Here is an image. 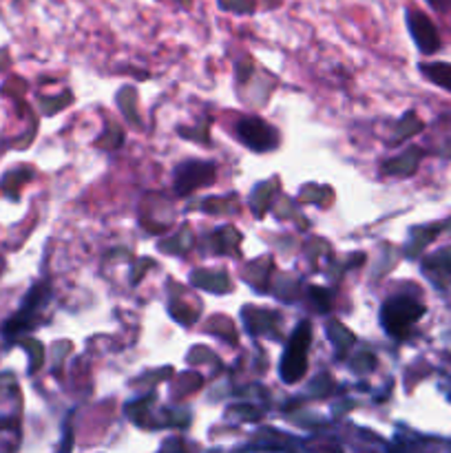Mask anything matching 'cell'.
Instances as JSON below:
<instances>
[{
	"label": "cell",
	"instance_id": "obj_1",
	"mask_svg": "<svg viewBox=\"0 0 451 453\" xmlns=\"http://www.w3.org/2000/svg\"><path fill=\"white\" fill-rule=\"evenodd\" d=\"M424 314V305L411 296H394L380 310V323L385 332L394 339H402L409 334L411 326Z\"/></svg>",
	"mask_w": 451,
	"mask_h": 453
},
{
	"label": "cell",
	"instance_id": "obj_2",
	"mask_svg": "<svg viewBox=\"0 0 451 453\" xmlns=\"http://www.w3.org/2000/svg\"><path fill=\"white\" fill-rule=\"evenodd\" d=\"M310 339H312L310 323L303 321L299 326V330L294 332V336L290 339V345L286 348V354H283L281 379L286 380V383H296V380L303 379L305 370H308Z\"/></svg>",
	"mask_w": 451,
	"mask_h": 453
},
{
	"label": "cell",
	"instance_id": "obj_3",
	"mask_svg": "<svg viewBox=\"0 0 451 453\" xmlns=\"http://www.w3.org/2000/svg\"><path fill=\"white\" fill-rule=\"evenodd\" d=\"M239 140L252 150H272L279 144V133L259 118H243L237 127Z\"/></svg>",
	"mask_w": 451,
	"mask_h": 453
},
{
	"label": "cell",
	"instance_id": "obj_4",
	"mask_svg": "<svg viewBox=\"0 0 451 453\" xmlns=\"http://www.w3.org/2000/svg\"><path fill=\"white\" fill-rule=\"evenodd\" d=\"M215 181V166L206 162H186L177 168L175 188L180 195H188L197 190L199 186H206Z\"/></svg>",
	"mask_w": 451,
	"mask_h": 453
},
{
	"label": "cell",
	"instance_id": "obj_5",
	"mask_svg": "<svg viewBox=\"0 0 451 453\" xmlns=\"http://www.w3.org/2000/svg\"><path fill=\"white\" fill-rule=\"evenodd\" d=\"M407 27L411 31V38L416 40L418 49L423 53H433L440 47V38H438V31L433 27V22L429 20L424 13L420 12H407Z\"/></svg>",
	"mask_w": 451,
	"mask_h": 453
},
{
	"label": "cell",
	"instance_id": "obj_6",
	"mask_svg": "<svg viewBox=\"0 0 451 453\" xmlns=\"http://www.w3.org/2000/svg\"><path fill=\"white\" fill-rule=\"evenodd\" d=\"M424 273L433 279L440 286H447L451 283V248H445V250L436 252V255L429 257L424 261Z\"/></svg>",
	"mask_w": 451,
	"mask_h": 453
},
{
	"label": "cell",
	"instance_id": "obj_7",
	"mask_svg": "<svg viewBox=\"0 0 451 453\" xmlns=\"http://www.w3.org/2000/svg\"><path fill=\"white\" fill-rule=\"evenodd\" d=\"M193 283L199 288H206V290L210 292H224L226 288H228V274L197 270V273L193 274Z\"/></svg>",
	"mask_w": 451,
	"mask_h": 453
},
{
	"label": "cell",
	"instance_id": "obj_8",
	"mask_svg": "<svg viewBox=\"0 0 451 453\" xmlns=\"http://www.w3.org/2000/svg\"><path fill=\"white\" fill-rule=\"evenodd\" d=\"M420 71H423L433 84L451 91V65H447V62H432V65L420 66Z\"/></svg>",
	"mask_w": 451,
	"mask_h": 453
},
{
	"label": "cell",
	"instance_id": "obj_9",
	"mask_svg": "<svg viewBox=\"0 0 451 453\" xmlns=\"http://www.w3.org/2000/svg\"><path fill=\"white\" fill-rule=\"evenodd\" d=\"M418 157H420V153L416 149L407 150L402 157L385 164V173H389V175H409V173H414L416 164H418Z\"/></svg>",
	"mask_w": 451,
	"mask_h": 453
},
{
	"label": "cell",
	"instance_id": "obj_10",
	"mask_svg": "<svg viewBox=\"0 0 451 453\" xmlns=\"http://www.w3.org/2000/svg\"><path fill=\"white\" fill-rule=\"evenodd\" d=\"M330 339L334 341L336 348H339V354H345V349L354 343V336L345 330L340 323H332L330 326Z\"/></svg>",
	"mask_w": 451,
	"mask_h": 453
},
{
	"label": "cell",
	"instance_id": "obj_11",
	"mask_svg": "<svg viewBox=\"0 0 451 453\" xmlns=\"http://www.w3.org/2000/svg\"><path fill=\"white\" fill-rule=\"evenodd\" d=\"M370 354H361V357H358L356 358V361H354V363H374V361H370ZM371 367V365H370ZM370 367H365V365H354V370H356V372H365V370H370Z\"/></svg>",
	"mask_w": 451,
	"mask_h": 453
},
{
	"label": "cell",
	"instance_id": "obj_12",
	"mask_svg": "<svg viewBox=\"0 0 451 453\" xmlns=\"http://www.w3.org/2000/svg\"><path fill=\"white\" fill-rule=\"evenodd\" d=\"M429 4H433L436 9H447L451 7V0H427Z\"/></svg>",
	"mask_w": 451,
	"mask_h": 453
}]
</instances>
